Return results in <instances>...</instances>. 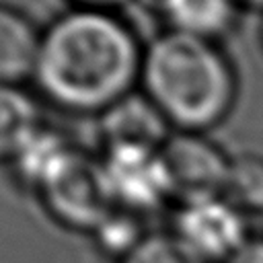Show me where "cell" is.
I'll use <instances>...</instances> for the list:
<instances>
[{"label":"cell","instance_id":"6da1fadb","mask_svg":"<svg viewBox=\"0 0 263 263\" xmlns=\"http://www.w3.org/2000/svg\"><path fill=\"white\" fill-rule=\"evenodd\" d=\"M144 49L111 10L76 6L41 33L33 80L55 107L101 115L140 82Z\"/></svg>","mask_w":263,"mask_h":263},{"label":"cell","instance_id":"7a4b0ae2","mask_svg":"<svg viewBox=\"0 0 263 263\" xmlns=\"http://www.w3.org/2000/svg\"><path fill=\"white\" fill-rule=\"evenodd\" d=\"M140 82L177 132L203 134L230 113L236 99L234 68L222 49L212 39L168 29L144 47Z\"/></svg>","mask_w":263,"mask_h":263},{"label":"cell","instance_id":"3957f363","mask_svg":"<svg viewBox=\"0 0 263 263\" xmlns=\"http://www.w3.org/2000/svg\"><path fill=\"white\" fill-rule=\"evenodd\" d=\"M99 166L115 208L140 214L154 210L166 197H173L160 148L111 144L103 148Z\"/></svg>","mask_w":263,"mask_h":263},{"label":"cell","instance_id":"277c9868","mask_svg":"<svg viewBox=\"0 0 263 263\" xmlns=\"http://www.w3.org/2000/svg\"><path fill=\"white\" fill-rule=\"evenodd\" d=\"M41 193L49 214L72 228L95 232L97 226L115 210L99 160H90L80 152L62 166Z\"/></svg>","mask_w":263,"mask_h":263},{"label":"cell","instance_id":"5b68a950","mask_svg":"<svg viewBox=\"0 0 263 263\" xmlns=\"http://www.w3.org/2000/svg\"><path fill=\"white\" fill-rule=\"evenodd\" d=\"M175 234L205 263L228 261L251 238L247 214L224 195L181 203L175 218Z\"/></svg>","mask_w":263,"mask_h":263},{"label":"cell","instance_id":"8992f818","mask_svg":"<svg viewBox=\"0 0 263 263\" xmlns=\"http://www.w3.org/2000/svg\"><path fill=\"white\" fill-rule=\"evenodd\" d=\"M171 179L173 197L185 201L222 195L230 156L199 132H177L160 148Z\"/></svg>","mask_w":263,"mask_h":263},{"label":"cell","instance_id":"52a82bcc","mask_svg":"<svg viewBox=\"0 0 263 263\" xmlns=\"http://www.w3.org/2000/svg\"><path fill=\"white\" fill-rule=\"evenodd\" d=\"M171 123L144 92H129L99 115L103 146L140 144L162 148L168 140Z\"/></svg>","mask_w":263,"mask_h":263},{"label":"cell","instance_id":"ba28073f","mask_svg":"<svg viewBox=\"0 0 263 263\" xmlns=\"http://www.w3.org/2000/svg\"><path fill=\"white\" fill-rule=\"evenodd\" d=\"M41 33L18 10L0 4V84L33 78Z\"/></svg>","mask_w":263,"mask_h":263},{"label":"cell","instance_id":"9c48e42d","mask_svg":"<svg viewBox=\"0 0 263 263\" xmlns=\"http://www.w3.org/2000/svg\"><path fill=\"white\" fill-rule=\"evenodd\" d=\"M168 31L216 39L236 21V0H158Z\"/></svg>","mask_w":263,"mask_h":263},{"label":"cell","instance_id":"30bf717a","mask_svg":"<svg viewBox=\"0 0 263 263\" xmlns=\"http://www.w3.org/2000/svg\"><path fill=\"white\" fill-rule=\"evenodd\" d=\"M76 152L78 150L70 146L66 136L41 125L10 162L14 164L21 181L41 191Z\"/></svg>","mask_w":263,"mask_h":263},{"label":"cell","instance_id":"8fae6325","mask_svg":"<svg viewBox=\"0 0 263 263\" xmlns=\"http://www.w3.org/2000/svg\"><path fill=\"white\" fill-rule=\"evenodd\" d=\"M39 127L35 97L21 84H0V160H12Z\"/></svg>","mask_w":263,"mask_h":263},{"label":"cell","instance_id":"7c38bea8","mask_svg":"<svg viewBox=\"0 0 263 263\" xmlns=\"http://www.w3.org/2000/svg\"><path fill=\"white\" fill-rule=\"evenodd\" d=\"M242 214L263 212V156L240 154L230 160L222 193Z\"/></svg>","mask_w":263,"mask_h":263},{"label":"cell","instance_id":"4fadbf2b","mask_svg":"<svg viewBox=\"0 0 263 263\" xmlns=\"http://www.w3.org/2000/svg\"><path fill=\"white\" fill-rule=\"evenodd\" d=\"M121 263H205L175 232L146 234Z\"/></svg>","mask_w":263,"mask_h":263},{"label":"cell","instance_id":"5bb4252c","mask_svg":"<svg viewBox=\"0 0 263 263\" xmlns=\"http://www.w3.org/2000/svg\"><path fill=\"white\" fill-rule=\"evenodd\" d=\"M97 242L105 253L117 255L121 259H125L136 247L138 242L146 236L140 232V224L136 220V214L127 212V210H113L95 230Z\"/></svg>","mask_w":263,"mask_h":263},{"label":"cell","instance_id":"9a60e30c","mask_svg":"<svg viewBox=\"0 0 263 263\" xmlns=\"http://www.w3.org/2000/svg\"><path fill=\"white\" fill-rule=\"evenodd\" d=\"M224 263H263V238H249Z\"/></svg>","mask_w":263,"mask_h":263},{"label":"cell","instance_id":"2e32d148","mask_svg":"<svg viewBox=\"0 0 263 263\" xmlns=\"http://www.w3.org/2000/svg\"><path fill=\"white\" fill-rule=\"evenodd\" d=\"M78 6H86V8H101V10H113L115 6L127 4L132 0H74Z\"/></svg>","mask_w":263,"mask_h":263},{"label":"cell","instance_id":"e0dca14e","mask_svg":"<svg viewBox=\"0 0 263 263\" xmlns=\"http://www.w3.org/2000/svg\"><path fill=\"white\" fill-rule=\"evenodd\" d=\"M238 4H247V6H253V8H263V0H236Z\"/></svg>","mask_w":263,"mask_h":263},{"label":"cell","instance_id":"ac0fdd59","mask_svg":"<svg viewBox=\"0 0 263 263\" xmlns=\"http://www.w3.org/2000/svg\"><path fill=\"white\" fill-rule=\"evenodd\" d=\"M261 37H263V29H261Z\"/></svg>","mask_w":263,"mask_h":263}]
</instances>
